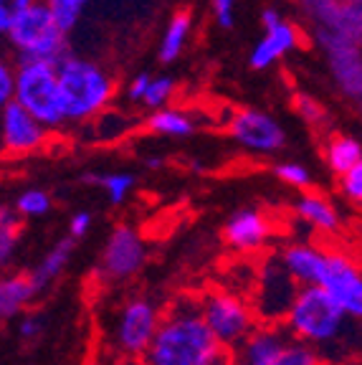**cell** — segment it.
I'll return each mask as SVG.
<instances>
[{
  "mask_svg": "<svg viewBox=\"0 0 362 365\" xmlns=\"http://www.w3.org/2000/svg\"><path fill=\"white\" fill-rule=\"evenodd\" d=\"M221 342L203 317L200 299H180L160 319V327L150 342L148 365H208Z\"/></svg>",
  "mask_w": 362,
  "mask_h": 365,
  "instance_id": "6da1fadb",
  "label": "cell"
},
{
  "mask_svg": "<svg viewBox=\"0 0 362 365\" xmlns=\"http://www.w3.org/2000/svg\"><path fill=\"white\" fill-rule=\"evenodd\" d=\"M58 89L68 125H89L112 107L117 79L102 61L68 51L58 58Z\"/></svg>",
  "mask_w": 362,
  "mask_h": 365,
  "instance_id": "7a4b0ae2",
  "label": "cell"
},
{
  "mask_svg": "<svg viewBox=\"0 0 362 365\" xmlns=\"http://www.w3.org/2000/svg\"><path fill=\"white\" fill-rule=\"evenodd\" d=\"M6 46L18 61H58L68 53V31L56 21L51 8L38 0L16 18L6 36Z\"/></svg>",
  "mask_w": 362,
  "mask_h": 365,
  "instance_id": "3957f363",
  "label": "cell"
},
{
  "mask_svg": "<svg viewBox=\"0 0 362 365\" xmlns=\"http://www.w3.org/2000/svg\"><path fill=\"white\" fill-rule=\"evenodd\" d=\"M16 102L51 132L68 127L58 89V61L21 58L16 71Z\"/></svg>",
  "mask_w": 362,
  "mask_h": 365,
  "instance_id": "277c9868",
  "label": "cell"
},
{
  "mask_svg": "<svg viewBox=\"0 0 362 365\" xmlns=\"http://www.w3.org/2000/svg\"><path fill=\"white\" fill-rule=\"evenodd\" d=\"M347 312L324 287L309 284L299 289L286 319L294 335L306 342H329L345 327Z\"/></svg>",
  "mask_w": 362,
  "mask_h": 365,
  "instance_id": "5b68a950",
  "label": "cell"
},
{
  "mask_svg": "<svg viewBox=\"0 0 362 365\" xmlns=\"http://www.w3.org/2000/svg\"><path fill=\"white\" fill-rule=\"evenodd\" d=\"M228 135L246 153L274 155L286 148V130L276 117L261 109H236L228 120Z\"/></svg>",
  "mask_w": 362,
  "mask_h": 365,
  "instance_id": "8992f818",
  "label": "cell"
},
{
  "mask_svg": "<svg viewBox=\"0 0 362 365\" xmlns=\"http://www.w3.org/2000/svg\"><path fill=\"white\" fill-rule=\"evenodd\" d=\"M200 307H203V317L210 330H213L215 340L221 342V345H226V348L238 345V342L254 330V312L236 294L208 292L200 299Z\"/></svg>",
  "mask_w": 362,
  "mask_h": 365,
  "instance_id": "52a82bcc",
  "label": "cell"
},
{
  "mask_svg": "<svg viewBox=\"0 0 362 365\" xmlns=\"http://www.w3.org/2000/svg\"><path fill=\"white\" fill-rule=\"evenodd\" d=\"M160 319L162 314L150 299H142V297L130 299L119 312L117 330H114V342H117L119 353L130 355V358H145L160 327Z\"/></svg>",
  "mask_w": 362,
  "mask_h": 365,
  "instance_id": "ba28073f",
  "label": "cell"
},
{
  "mask_svg": "<svg viewBox=\"0 0 362 365\" xmlns=\"http://www.w3.org/2000/svg\"><path fill=\"white\" fill-rule=\"evenodd\" d=\"M142 264H145V241L137 234V228L122 223L109 234L96 272L104 282H125L140 272Z\"/></svg>",
  "mask_w": 362,
  "mask_h": 365,
  "instance_id": "9c48e42d",
  "label": "cell"
},
{
  "mask_svg": "<svg viewBox=\"0 0 362 365\" xmlns=\"http://www.w3.org/2000/svg\"><path fill=\"white\" fill-rule=\"evenodd\" d=\"M51 130L43 127L33 114L18 102L0 109V150L13 155H29L48 143Z\"/></svg>",
  "mask_w": 362,
  "mask_h": 365,
  "instance_id": "30bf717a",
  "label": "cell"
},
{
  "mask_svg": "<svg viewBox=\"0 0 362 365\" xmlns=\"http://www.w3.org/2000/svg\"><path fill=\"white\" fill-rule=\"evenodd\" d=\"M296 294V279L289 274V269L284 267V262L279 264H267L261 269L259 277V294H256V312L259 317L276 322V319L286 317L291 304H294Z\"/></svg>",
  "mask_w": 362,
  "mask_h": 365,
  "instance_id": "8fae6325",
  "label": "cell"
},
{
  "mask_svg": "<svg viewBox=\"0 0 362 365\" xmlns=\"http://www.w3.org/2000/svg\"><path fill=\"white\" fill-rule=\"evenodd\" d=\"M319 287H324L350 317H362V274L350 259L327 254V272Z\"/></svg>",
  "mask_w": 362,
  "mask_h": 365,
  "instance_id": "7c38bea8",
  "label": "cell"
},
{
  "mask_svg": "<svg viewBox=\"0 0 362 365\" xmlns=\"http://www.w3.org/2000/svg\"><path fill=\"white\" fill-rule=\"evenodd\" d=\"M272 236V223L259 208H241L223 226V239L236 251H256Z\"/></svg>",
  "mask_w": 362,
  "mask_h": 365,
  "instance_id": "4fadbf2b",
  "label": "cell"
},
{
  "mask_svg": "<svg viewBox=\"0 0 362 365\" xmlns=\"http://www.w3.org/2000/svg\"><path fill=\"white\" fill-rule=\"evenodd\" d=\"M296 46H299V31L289 21L281 18V21L272 23V26H264V36L251 48V68H261V71L272 68L274 63L294 51Z\"/></svg>",
  "mask_w": 362,
  "mask_h": 365,
  "instance_id": "5bb4252c",
  "label": "cell"
},
{
  "mask_svg": "<svg viewBox=\"0 0 362 365\" xmlns=\"http://www.w3.org/2000/svg\"><path fill=\"white\" fill-rule=\"evenodd\" d=\"M177 94V84L172 76L167 74H150V71H140L125 84V99L127 104L140 109L155 112L160 107L172 104Z\"/></svg>",
  "mask_w": 362,
  "mask_h": 365,
  "instance_id": "9a60e30c",
  "label": "cell"
},
{
  "mask_svg": "<svg viewBox=\"0 0 362 365\" xmlns=\"http://www.w3.org/2000/svg\"><path fill=\"white\" fill-rule=\"evenodd\" d=\"M281 262L289 274L301 284H322L324 272H327V254L306 244L289 246L281 254Z\"/></svg>",
  "mask_w": 362,
  "mask_h": 365,
  "instance_id": "2e32d148",
  "label": "cell"
},
{
  "mask_svg": "<svg viewBox=\"0 0 362 365\" xmlns=\"http://www.w3.org/2000/svg\"><path fill=\"white\" fill-rule=\"evenodd\" d=\"M198 125H200L198 117H195L190 109L172 107V104H167V107H160V109H155V112H150L148 122H145V127H148L152 135L172 137V140L190 137L192 132L198 130Z\"/></svg>",
  "mask_w": 362,
  "mask_h": 365,
  "instance_id": "e0dca14e",
  "label": "cell"
},
{
  "mask_svg": "<svg viewBox=\"0 0 362 365\" xmlns=\"http://www.w3.org/2000/svg\"><path fill=\"white\" fill-rule=\"evenodd\" d=\"M192 38V16L185 11H177L167 18L157 43V58L162 63H175L185 53L187 43Z\"/></svg>",
  "mask_w": 362,
  "mask_h": 365,
  "instance_id": "ac0fdd59",
  "label": "cell"
},
{
  "mask_svg": "<svg viewBox=\"0 0 362 365\" xmlns=\"http://www.w3.org/2000/svg\"><path fill=\"white\" fill-rule=\"evenodd\" d=\"M38 294L31 274H11L0 279V319H11Z\"/></svg>",
  "mask_w": 362,
  "mask_h": 365,
  "instance_id": "d6986e66",
  "label": "cell"
},
{
  "mask_svg": "<svg viewBox=\"0 0 362 365\" xmlns=\"http://www.w3.org/2000/svg\"><path fill=\"white\" fill-rule=\"evenodd\" d=\"M71 254H74V239L68 236V239L58 241V244L53 246V249L43 257V262H41L38 267H36L33 272H31V279H33L36 289L43 292L46 287L51 284V282L56 279L58 274H61L63 269H66V264H68V259H71Z\"/></svg>",
  "mask_w": 362,
  "mask_h": 365,
  "instance_id": "ffe728a7",
  "label": "cell"
},
{
  "mask_svg": "<svg viewBox=\"0 0 362 365\" xmlns=\"http://www.w3.org/2000/svg\"><path fill=\"white\" fill-rule=\"evenodd\" d=\"M294 208L299 213V218H304L306 223H311L319 231H334V228L340 226L337 211H334L332 203L327 198H322V195H314V193L301 195Z\"/></svg>",
  "mask_w": 362,
  "mask_h": 365,
  "instance_id": "44dd1931",
  "label": "cell"
},
{
  "mask_svg": "<svg viewBox=\"0 0 362 365\" xmlns=\"http://www.w3.org/2000/svg\"><path fill=\"white\" fill-rule=\"evenodd\" d=\"M84 182L91 185H99V188L107 193L109 203L112 205H122L130 193L135 190L137 178L127 170H114V173H84Z\"/></svg>",
  "mask_w": 362,
  "mask_h": 365,
  "instance_id": "7402d4cb",
  "label": "cell"
},
{
  "mask_svg": "<svg viewBox=\"0 0 362 365\" xmlns=\"http://www.w3.org/2000/svg\"><path fill=\"white\" fill-rule=\"evenodd\" d=\"M324 158H327L329 170L337 173V175H345L352 165H357L362 160V145L355 137H334V140H329Z\"/></svg>",
  "mask_w": 362,
  "mask_h": 365,
  "instance_id": "603a6c76",
  "label": "cell"
},
{
  "mask_svg": "<svg viewBox=\"0 0 362 365\" xmlns=\"http://www.w3.org/2000/svg\"><path fill=\"white\" fill-rule=\"evenodd\" d=\"M89 127L94 130V137L99 143H114V140H119V137L130 130L132 120L125 112H114V109L109 107V109H104L99 117H94V120L89 122Z\"/></svg>",
  "mask_w": 362,
  "mask_h": 365,
  "instance_id": "cb8c5ba5",
  "label": "cell"
},
{
  "mask_svg": "<svg viewBox=\"0 0 362 365\" xmlns=\"http://www.w3.org/2000/svg\"><path fill=\"white\" fill-rule=\"evenodd\" d=\"M21 213L18 208H0V267H6L16 254L18 236H21Z\"/></svg>",
  "mask_w": 362,
  "mask_h": 365,
  "instance_id": "d4e9b609",
  "label": "cell"
},
{
  "mask_svg": "<svg viewBox=\"0 0 362 365\" xmlns=\"http://www.w3.org/2000/svg\"><path fill=\"white\" fill-rule=\"evenodd\" d=\"M46 6L51 8V13L56 16V21L63 29L71 34L74 29H79V23L84 21L86 11L91 8L94 0H43Z\"/></svg>",
  "mask_w": 362,
  "mask_h": 365,
  "instance_id": "484cf974",
  "label": "cell"
},
{
  "mask_svg": "<svg viewBox=\"0 0 362 365\" xmlns=\"http://www.w3.org/2000/svg\"><path fill=\"white\" fill-rule=\"evenodd\" d=\"M16 71L18 58L6 48H0V109L16 102Z\"/></svg>",
  "mask_w": 362,
  "mask_h": 365,
  "instance_id": "4316f807",
  "label": "cell"
},
{
  "mask_svg": "<svg viewBox=\"0 0 362 365\" xmlns=\"http://www.w3.org/2000/svg\"><path fill=\"white\" fill-rule=\"evenodd\" d=\"M16 208H18V213H21V216L38 218V216H46V213L51 211L53 200H51V195L46 193V190L31 188V190H23V193L18 195Z\"/></svg>",
  "mask_w": 362,
  "mask_h": 365,
  "instance_id": "83f0119b",
  "label": "cell"
},
{
  "mask_svg": "<svg viewBox=\"0 0 362 365\" xmlns=\"http://www.w3.org/2000/svg\"><path fill=\"white\" fill-rule=\"evenodd\" d=\"M261 365H319V360L311 348L291 340L281 353H276L274 358H269L267 363H261Z\"/></svg>",
  "mask_w": 362,
  "mask_h": 365,
  "instance_id": "f1b7e54d",
  "label": "cell"
},
{
  "mask_svg": "<svg viewBox=\"0 0 362 365\" xmlns=\"http://www.w3.org/2000/svg\"><path fill=\"white\" fill-rule=\"evenodd\" d=\"M274 173H276L279 180H284L286 185H291V188H306V185L311 182L309 170H306L301 163H294V160L279 163V165L274 168Z\"/></svg>",
  "mask_w": 362,
  "mask_h": 365,
  "instance_id": "f546056e",
  "label": "cell"
},
{
  "mask_svg": "<svg viewBox=\"0 0 362 365\" xmlns=\"http://www.w3.org/2000/svg\"><path fill=\"white\" fill-rule=\"evenodd\" d=\"M38 0H0V41H6L8 31L16 23V18L21 16L26 8H31Z\"/></svg>",
  "mask_w": 362,
  "mask_h": 365,
  "instance_id": "4dcf8cb0",
  "label": "cell"
},
{
  "mask_svg": "<svg viewBox=\"0 0 362 365\" xmlns=\"http://www.w3.org/2000/svg\"><path fill=\"white\" fill-rule=\"evenodd\" d=\"M210 11H213V21L221 26V29L231 31L236 26V13H238V0H213L210 3Z\"/></svg>",
  "mask_w": 362,
  "mask_h": 365,
  "instance_id": "1f68e13d",
  "label": "cell"
},
{
  "mask_svg": "<svg viewBox=\"0 0 362 365\" xmlns=\"http://www.w3.org/2000/svg\"><path fill=\"white\" fill-rule=\"evenodd\" d=\"M296 112H299V117L306 122V125H319V122H324V109L322 104L317 102V99L306 97V94H299L296 97Z\"/></svg>",
  "mask_w": 362,
  "mask_h": 365,
  "instance_id": "d6a6232c",
  "label": "cell"
},
{
  "mask_svg": "<svg viewBox=\"0 0 362 365\" xmlns=\"http://www.w3.org/2000/svg\"><path fill=\"white\" fill-rule=\"evenodd\" d=\"M342 190L350 200L362 203V160L342 175Z\"/></svg>",
  "mask_w": 362,
  "mask_h": 365,
  "instance_id": "836d02e7",
  "label": "cell"
},
{
  "mask_svg": "<svg viewBox=\"0 0 362 365\" xmlns=\"http://www.w3.org/2000/svg\"><path fill=\"white\" fill-rule=\"evenodd\" d=\"M89 228H91V213L89 211H79L71 216V223H68V236L71 239H81V236L89 234Z\"/></svg>",
  "mask_w": 362,
  "mask_h": 365,
  "instance_id": "e575fe53",
  "label": "cell"
},
{
  "mask_svg": "<svg viewBox=\"0 0 362 365\" xmlns=\"http://www.w3.org/2000/svg\"><path fill=\"white\" fill-rule=\"evenodd\" d=\"M41 330H43V319L38 314H26L21 319V325H18V332H21L23 340H36L41 335Z\"/></svg>",
  "mask_w": 362,
  "mask_h": 365,
  "instance_id": "d590c367",
  "label": "cell"
},
{
  "mask_svg": "<svg viewBox=\"0 0 362 365\" xmlns=\"http://www.w3.org/2000/svg\"><path fill=\"white\" fill-rule=\"evenodd\" d=\"M145 165H148L150 170H157V168H162V165H165V160L160 158V155H152V158L145 160Z\"/></svg>",
  "mask_w": 362,
  "mask_h": 365,
  "instance_id": "8d00e7d4",
  "label": "cell"
}]
</instances>
